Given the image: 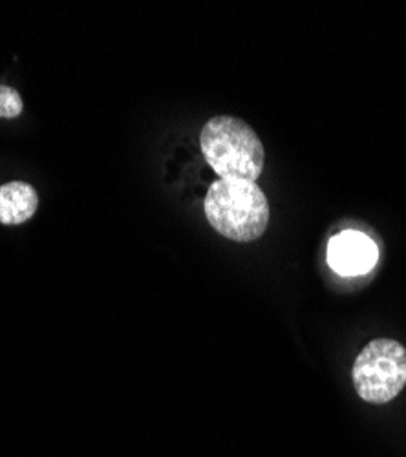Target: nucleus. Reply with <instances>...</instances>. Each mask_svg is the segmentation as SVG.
<instances>
[{
  "label": "nucleus",
  "mask_w": 406,
  "mask_h": 457,
  "mask_svg": "<svg viewBox=\"0 0 406 457\" xmlns=\"http://www.w3.org/2000/svg\"><path fill=\"white\" fill-rule=\"evenodd\" d=\"M205 216L216 233L233 242H254L269 223V204L254 181L218 179L203 204Z\"/></svg>",
  "instance_id": "f257e3e1"
},
{
  "label": "nucleus",
  "mask_w": 406,
  "mask_h": 457,
  "mask_svg": "<svg viewBox=\"0 0 406 457\" xmlns=\"http://www.w3.org/2000/svg\"><path fill=\"white\" fill-rule=\"evenodd\" d=\"M203 158L220 179L256 181L264 170V145L256 132L238 118L209 120L200 134Z\"/></svg>",
  "instance_id": "f03ea898"
},
{
  "label": "nucleus",
  "mask_w": 406,
  "mask_h": 457,
  "mask_svg": "<svg viewBox=\"0 0 406 457\" xmlns=\"http://www.w3.org/2000/svg\"><path fill=\"white\" fill-rule=\"evenodd\" d=\"M352 375L359 397L366 403L394 401L406 386V350L397 340L376 338L355 359Z\"/></svg>",
  "instance_id": "7ed1b4c3"
},
{
  "label": "nucleus",
  "mask_w": 406,
  "mask_h": 457,
  "mask_svg": "<svg viewBox=\"0 0 406 457\" xmlns=\"http://www.w3.org/2000/svg\"><path fill=\"white\" fill-rule=\"evenodd\" d=\"M377 258V245L359 231H344L327 244L329 268L343 277L368 273L376 265Z\"/></svg>",
  "instance_id": "20e7f679"
},
{
  "label": "nucleus",
  "mask_w": 406,
  "mask_h": 457,
  "mask_svg": "<svg viewBox=\"0 0 406 457\" xmlns=\"http://www.w3.org/2000/svg\"><path fill=\"white\" fill-rule=\"evenodd\" d=\"M39 205L35 188L24 181H10L0 187V223L21 225L28 221Z\"/></svg>",
  "instance_id": "39448f33"
},
{
  "label": "nucleus",
  "mask_w": 406,
  "mask_h": 457,
  "mask_svg": "<svg viewBox=\"0 0 406 457\" xmlns=\"http://www.w3.org/2000/svg\"><path fill=\"white\" fill-rule=\"evenodd\" d=\"M22 99L15 88L0 85V118L13 120L21 116Z\"/></svg>",
  "instance_id": "423d86ee"
}]
</instances>
